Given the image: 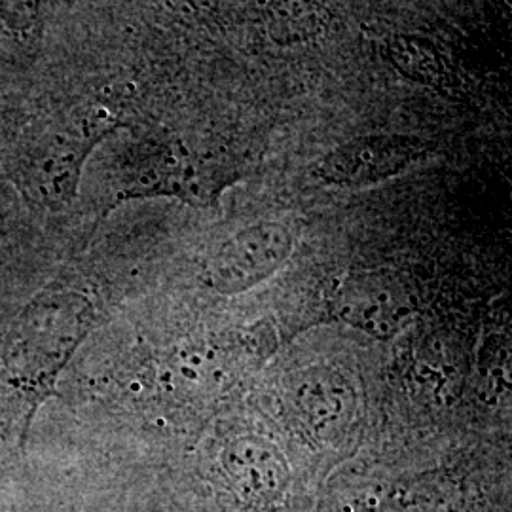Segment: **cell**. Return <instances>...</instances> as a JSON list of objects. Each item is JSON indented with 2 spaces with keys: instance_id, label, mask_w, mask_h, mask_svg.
Returning <instances> with one entry per match:
<instances>
[{
  "instance_id": "obj_9",
  "label": "cell",
  "mask_w": 512,
  "mask_h": 512,
  "mask_svg": "<svg viewBox=\"0 0 512 512\" xmlns=\"http://www.w3.org/2000/svg\"><path fill=\"white\" fill-rule=\"evenodd\" d=\"M224 463L230 475L234 473L239 484L249 494H275L285 478L281 456L268 442L256 439H236L224 452Z\"/></svg>"
},
{
  "instance_id": "obj_6",
  "label": "cell",
  "mask_w": 512,
  "mask_h": 512,
  "mask_svg": "<svg viewBox=\"0 0 512 512\" xmlns=\"http://www.w3.org/2000/svg\"><path fill=\"white\" fill-rule=\"evenodd\" d=\"M131 150L133 156L122 171L120 200L145 196H177L186 200L194 194V165L179 141L148 139Z\"/></svg>"
},
{
  "instance_id": "obj_8",
  "label": "cell",
  "mask_w": 512,
  "mask_h": 512,
  "mask_svg": "<svg viewBox=\"0 0 512 512\" xmlns=\"http://www.w3.org/2000/svg\"><path fill=\"white\" fill-rule=\"evenodd\" d=\"M260 18L275 44L302 46L325 35L330 12L321 0H260Z\"/></svg>"
},
{
  "instance_id": "obj_2",
  "label": "cell",
  "mask_w": 512,
  "mask_h": 512,
  "mask_svg": "<svg viewBox=\"0 0 512 512\" xmlns=\"http://www.w3.org/2000/svg\"><path fill=\"white\" fill-rule=\"evenodd\" d=\"M294 230L279 220H260L224 239L207 262L205 279L224 296L249 293L274 277L294 251Z\"/></svg>"
},
{
  "instance_id": "obj_7",
  "label": "cell",
  "mask_w": 512,
  "mask_h": 512,
  "mask_svg": "<svg viewBox=\"0 0 512 512\" xmlns=\"http://www.w3.org/2000/svg\"><path fill=\"white\" fill-rule=\"evenodd\" d=\"M385 61L412 84L431 90H450L456 78L444 52L431 38L399 33L384 40Z\"/></svg>"
},
{
  "instance_id": "obj_5",
  "label": "cell",
  "mask_w": 512,
  "mask_h": 512,
  "mask_svg": "<svg viewBox=\"0 0 512 512\" xmlns=\"http://www.w3.org/2000/svg\"><path fill=\"white\" fill-rule=\"evenodd\" d=\"M285 401L313 439L334 442L355 425L359 401L348 378L327 366H311L285 380Z\"/></svg>"
},
{
  "instance_id": "obj_10",
  "label": "cell",
  "mask_w": 512,
  "mask_h": 512,
  "mask_svg": "<svg viewBox=\"0 0 512 512\" xmlns=\"http://www.w3.org/2000/svg\"><path fill=\"white\" fill-rule=\"evenodd\" d=\"M0 27L21 54H37L44 40L42 0H0Z\"/></svg>"
},
{
  "instance_id": "obj_3",
  "label": "cell",
  "mask_w": 512,
  "mask_h": 512,
  "mask_svg": "<svg viewBox=\"0 0 512 512\" xmlns=\"http://www.w3.org/2000/svg\"><path fill=\"white\" fill-rule=\"evenodd\" d=\"M433 154V145L412 135H365L332 148L311 171L313 179L334 188L384 183Z\"/></svg>"
},
{
  "instance_id": "obj_1",
  "label": "cell",
  "mask_w": 512,
  "mask_h": 512,
  "mask_svg": "<svg viewBox=\"0 0 512 512\" xmlns=\"http://www.w3.org/2000/svg\"><path fill=\"white\" fill-rule=\"evenodd\" d=\"M120 126L122 120L109 107H92L74 120L46 129L21 152L19 183L44 205L71 202L93 148Z\"/></svg>"
},
{
  "instance_id": "obj_4",
  "label": "cell",
  "mask_w": 512,
  "mask_h": 512,
  "mask_svg": "<svg viewBox=\"0 0 512 512\" xmlns=\"http://www.w3.org/2000/svg\"><path fill=\"white\" fill-rule=\"evenodd\" d=\"M332 308L342 323L385 340L414 317L416 294L395 272L370 270L342 281Z\"/></svg>"
}]
</instances>
